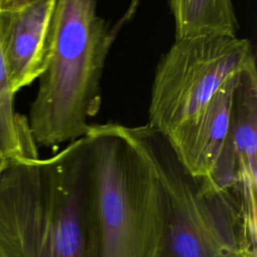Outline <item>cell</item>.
<instances>
[{"instance_id": "cell-1", "label": "cell", "mask_w": 257, "mask_h": 257, "mask_svg": "<svg viewBox=\"0 0 257 257\" xmlns=\"http://www.w3.org/2000/svg\"><path fill=\"white\" fill-rule=\"evenodd\" d=\"M80 140L84 257H157L163 208L151 160L121 124H92Z\"/></svg>"}, {"instance_id": "cell-2", "label": "cell", "mask_w": 257, "mask_h": 257, "mask_svg": "<svg viewBox=\"0 0 257 257\" xmlns=\"http://www.w3.org/2000/svg\"><path fill=\"white\" fill-rule=\"evenodd\" d=\"M81 140L0 169V257H84Z\"/></svg>"}, {"instance_id": "cell-3", "label": "cell", "mask_w": 257, "mask_h": 257, "mask_svg": "<svg viewBox=\"0 0 257 257\" xmlns=\"http://www.w3.org/2000/svg\"><path fill=\"white\" fill-rule=\"evenodd\" d=\"M133 4L110 27L97 15L96 0H56L48 62L28 121L36 145L53 148L88 132V119L100 108L105 59Z\"/></svg>"}, {"instance_id": "cell-4", "label": "cell", "mask_w": 257, "mask_h": 257, "mask_svg": "<svg viewBox=\"0 0 257 257\" xmlns=\"http://www.w3.org/2000/svg\"><path fill=\"white\" fill-rule=\"evenodd\" d=\"M157 173L163 231L157 257L256 256L233 197L208 178L192 175L169 140L150 124L125 126Z\"/></svg>"}, {"instance_id": "cell-5", "label": "cell", "mask_w": 257, "mask_h": 257, "mask_svg": "<svg viewBox=\"0 0 257 257\" xmlns=\"http://www.w3.org/2000/svg\"><path fill=\"white\" fill-rule=\"evenodd\" d=\"M255 63L251 43L236 35L176 39L156 69L149 124L166 137L205 105L231 76Z\"/></svg>"}, {"instance_id": "cell-6", "label": "cell", "mask_w": 257, "mask_h": 257, "mask_svg": "<svg viewBox=\"0 0 257 257\" xmlns=\"http://www.w3.org/2000/svg\"><path fill=\"white\" fill-rule=\"evenodd\" d=\"M55 3L37 0L16 10L0 11V47L14 94L46 68Z\"/></svg>"}, {"instance_id": "cell-7", "label": "cell", "mask_w": 257, "mask_h": 257, "mask_svg": "<svg viewBox=\"0 0 257 257\" xmlns=\"http://www.w3.org/2000/svg\"><path fill=\"white\" fill-rule=\"evenodd\" d=\"M239 73L228 78L200 110L166 137L179 160L194 176L209 178L221 154Z\"/></svg>"}, {"instance_id": "cell-8", "label": "cell", "mask_w": 257, "mask_h": 257, "mask_svg": "<svg viewBox=\"0 0 257 257\" xmlns=\"http://www.w3.org/2000/svg\"><path fill=\"white\" fill-rule=\"evenodd\" d=\"M239 169H257V70L256 63L239 73L233 92L228 133L221 154L208 178L227 191Z\"/></svg>"}, {"instance_id": "cell-9", "label": "cell", "mask_w": 257, "mask_h": 257, "mask_svg": "<svg viewBox=\"0 0 257 257\" xmlns=\"http://www.w3.org/2000/svg\"><path fill=\"white\" fill-rule=\"evenodd\" d=\"M176 39L207 35H236L232 0H170Z\"/></svg>"}, {"instance_id": "cell-10", "label": "cell", "mask_w": 257, "mask_h": 257, "mask_svg": "<svg viewBox=\"0 0 257 257\" xmlns=\"http://www.w3.org/2000/svg\"><path fill=\"white\" fill-rule=\"evenodd\" d=\"M14 93L0 47V143L8 161L37 159V145L26 117L14 109Z\"/></svg>"}, {"instance_id": "cell-11", "label": "cell", "mask_w": 257, "mask_h": 257, "mask_svg": "<svg viewBox=\"0 0 257 257\" xmlns=\"http://www.w3.org/2000/svg\"><path fill=\"white\" fill-rule=\"evenodd\" d=\"M37 0H0V11L16 10L27 6Z\"/></svg>"}, {"instance_id": "cell-12", "label": "cell", "mask_w": 257, "mask_h": 257, "mask_svg": "<svg viewBox=\"0 0 257 257\" xmlns=\"http://www.w3.org/2000/svg\"><path fill=\"white\" fill-rule=\"evenodd\" d=\"M8 162L6 156H5V153L3 151V148L1 146V143H0V169L5 165V163Z\"/></svg>"}, {"instance_id": "cell-13", "label": "cell", "mask_w": 257, "mask_h": 257, "mask_svg": "<svg viewBox=\"0 0 257 257\" xmlns=\"http://www.w3.org/2000/svg\"><path fill=\"white\" fill-rule=\"evenodd\" d=\"M243 257H256V256H253V255H244Z\"/></svg>"}]
</instances>
